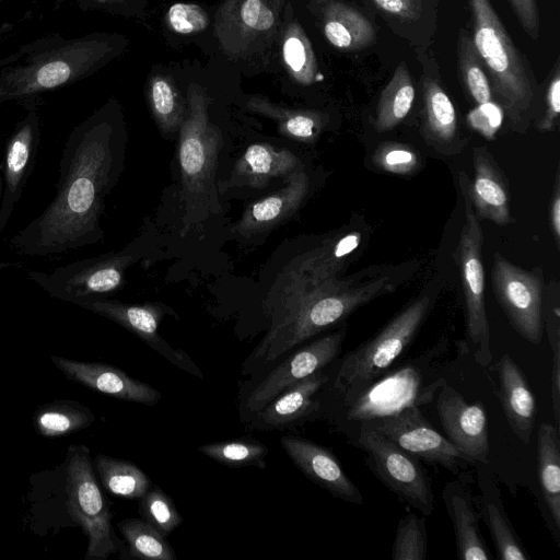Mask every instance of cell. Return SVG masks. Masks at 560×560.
Here are the masks:
<instances>
[{
    "instance_id": "b9f144b4",
    "label": "cell",
    "mask_w": 560,
    "mask_h": 560,
    "mask_svg": "<svg viewBox=\"0 0 560 560\" xmlns=\"http://www.w3.org/2000/svg\"><path fill=\"white\" fill-rule=\"evenodd\" d=\"M424 515L407 511L398 521L393 540V560H425L428 532Z\"/></svg>"
},
{
    "instance_id": "8992f818",
    "label": "cell",
    "mask_w": 560,
    "mask_h": 560,
    "mask_svg": "<svg viewBox=\"0 0 560 560\" xmlns=\"http://www.w3.org/2000/svg\"><path fill=\"white\" fill-rule=\"evenodd\" d=\"M65 464L67 506L88 537L85 559L105 560L114 553L129 558L127 545L113 528L109 504L96 480L89 448L70 445Z\"/></svg>"
},
{
    "instance_id": "f907efd6",
    "label": "cell",
    "mask_w": 560,
    "mask_h": 560,
    "mask_svg": "<svg viewBox=\"0 0 560 560\" xmlns=\"http://www.w3.org/2000/svg\"><path fill=\"white\" fill-rule=\"evenodd\" d=\"M313 9L318 10L326 0H311Z\"/></svg>"
},
{
    "instance_id": "cb8c5ba5",
    "label": "cell",
    "mask_w": 560,
    "mask_h": 560,
    "mask_svg": "<svg viewBox=\"0 0 560 560\" xmlns=\"http://www.w3.org/2000/svg\"><path fill=\"white\" fill-rule=\"evenodd\" d=\"M389 30L416 49H429L438 31L440 0H369Z\"/></svg>"
},
{
    "instance_id": "74e56055",
    "label": "cell",
    "mask_w": 560,
    "mask_h": 560,
    "mask_svg": "<svg viewBox=\"0 0 560 560\" xmlns=\"http://www.w3.org/2000/svg\"><path fill=\"white\" fill-rule=\"evenodd\" d=\"M118 528L127 544L128 557L145 560H176L173 547L165 536L148 522L125 518Z\"/></svg>"
},
{
    "instance_id": "4fadbf2b",
    "label": "cell",
    "mask_w": 560,
    "mask_h": 560,
    "mask_svg": "<svg viewBox=\"0 0 560 560\" xmlns=\"http://www.w3.org/2000/svg\"><path fill=\"white\" fill-rule=\"evenodd\" d=\"M492 284L498 303L513 328L528 342L542 338L544 278L539 268L525 270L495 252Z\"/></svg>"
},
{
    "instance_id": "30bf717a",
    "label": "cell",
    "mask_w": 560,
    "mask_h": 560,
    "mask_svg": "<svg viewBox=\"0 0 560 560\" xmlns=\"http://www.w3.org/2000/svg\"><path fill=\"white\" fill-rule=\"evenodd\" d=\"M133 258L125 250L110 253L60 266L51 272L28 271L27 277L50 296L79 304L116 291Z\"/></svg>"
},
{
    "instance_id": "5b68a950",
    "label": "cell",
    "mask_w": 560,
    "mask_h": 560,
    "mask_svg": "<svg viewBox=\"0 0 560 560\" xmlns=\"http://www.w3.org/2000/svg\"><path fill=\"white\" fill-rule=\"evenodd\" d=\"M433 305V298H417L375 336L348 352L332 382V392L348 401L381 378L413 341Z\"/></svg>"
},
{
    "instance_id": "484cf974",
    "label": "cell",
    "mask_w": 560,
    "mask_h": 560,
    "mask_svg": "<svg viewBox=\"0 0 560 560\" xmlns=\"http://www.w3.org/2000/svg\"><path fill=\"white\" fill-rule=\"evenodd\" d=\"M499 398L506 421L516 438L527 445L537 415L535 396L526 376L510 354L498 363Z\"/></svg>"
},
{
    "instance_id": "1f68e13d",
    "label": "cell",
    "mask_w": 560,
    "mask_h": 560,
    "mask_svg": "<svg viewBox=\"0 0 560 560\" xmlns=\"http://www.w3.org/2000/svg\"><path fill=\"white\" fill-rule=\"evenodd\" d=\"M537 475L557 536L560 530V438L559 428L548 422L540 423L537 431Z\"/></svg>"
},
{
    "instance_id": "277c9868",
    "label": "cell",
    "mask_w": 560,
    "mask_h": 560,
    "mask_svg": "<svg viewBox=\"0 0 560 560\" xmlns=\"http://www.w3.org/2000/svg\"><path fill=\"white\" fill-rule=\"evenodd\" d=\"M109 37L86 36L62 44H45L40 54L28 52L25 66L2 71L0 103L23 101L26 106L42 92L63 86L94 71L115 54Z\"/></svg>"
},
{
    "instance_id": "e575fe53",
    "label": "cell",
    "mask_w": 560,
    "mask_h": 560,
    "mask_svg": "<svg viewBox=\"0 0 560 560\" xmlns=\"http://www.w3.org/2000/svg\"><path fill=\"white\" fill-rule=\"evenodd\" d=\"M93 465L104 489L116 497L140 500L151 487L147 474L129 460L98 454Z\"/></svg>"
},
{
    "instance_id": "681fc988",
    "label": "cell",
    "mask_w": 560,
    "mask_h": 560,
    "mask_svg": "<svg viewBox=\"0 0 560 560\" xmlns=\"http://www.w3.org/2000/svg\"><path fill=\"white\" fill-rule=\"evenodd\" d=\"M549 222L551 232L556 238V242L559 243L560 240V186H559V174L556 176V183L553 188V194L550 200L549 207Z\"/></svg>"
},
{
    "instance_id": "f6af8a7d",
    "label": "cell",
    "mask_w": 560,
    "mask_h": 560,
    "mask_svg": "<svg viewBox=\"0 0 560 560\" xmlns=\"http://www.w3.org/2000/svg\"><path fill=\"white\" fill-rule=\"evenodd\" d=\"M165 19L168 26L182 35L202 32L209 25V14L207 11L194 3L178 2L171 5Z\"/></svg>"
},
{
    "instance_id": "2e32d148",
    "label": "cell",
    "mask_w": 560,
    "mask_h": 560,
    "mask_svg": "<svg viewBox=\"0 0 560 560\" xmlns=\"http://www.w3.org/2000/svg\"><path fill=\"white\" fill-rule=\"evenodd\" d=\"M421 67L425 142L442 154H454L463 147L459 140L455 106L443 88L440 67L429 49L415 50Z\"/></svg>"
},
{
    "instance_id": "ac0fdd59",
    "label": "cell",
    "mask_w": 560,
    "mask_h": 560,
    "mask_svg": "<svg viewBox=\"0 0 560 560\" xmlns=\"http://www.w3.org/2000/svg\"><path fill=\"white\" fill-rule=\"evenodd\" d=\"M25 107L26 116L15 125L4 147L1 164L4 187L0 206V236L21 198L37 159L40 141L39 116L35 103Z\"/></svg>"
},
{
    "instance_id": "e0dca14e",
    "label": "cell",
    "mask_w": 560,
    "mask_h": 560,
    "mask_svg": "<svg viewBox=\"0 0 560 560\" xmlns=\"http://www.w3.org/2000/svg\"><path fill=\"white\" fill-rule=\"evenodd\" d=\"M435 407L444 436L472 464L488 463L490 445L483 405L479 401L468 402L444 383L440 387Z\"/></svg>"
},
{
    "instance_id": "603a6c76",
    "label": "cell",
    "mask_w": 560,
    "mask_h": 560,
    "mask_svg": "<svg viewBox=\"0 0 560 560\" xmlns=\"http://www.w3.org/2000/svg\"><path fill=\"white\" fill-rule=\"evenodd\" d=\"M308 187V176L299 167L287 177L283 187L248 206L233 231L250 236L271 230L298 211L307 196Z\"/></svg>"
},
{
    "instance_id": "44dd1931",
    "label": "cell",
    "mask_w": 560,
    "mask_h": 560,
    "mask_svg": "<svg viewBox=\"0 0 560 560\" xmlns=\"http://www.w3.org/2000/svg\"><path fill=\"white\" fill-rule=\"evenodd\" d=\"M51 362L67 378L104 395L148 406L155 405L162 397L154 387L132 378L110 364L81 362L55 355L51 357Z\"/></svg>"
},
{
    "instance_id": "d6a6232c",
    "label": "cell",
    "mask_w": 560,
    "mask_h": 560,
    "mask_svg": "<svg viewBox=\"0 0 560 560\" xmlns=\"http://www.w3.org/2000/svg\"><path fill=\"white\" fill-rule=\"evenodd\" d=\"M246 106L250 112L276 121L284 137L302 142L314 141L326 122V116L319 112L281 106L261 95L250 96Z\"/></svg>"
},
{
    "instance_id": "4316f807",
    "label": "cell",
    "mask_w": 560,
    "mask_h": 560,
    "mask_svg": "<svg viewBox=\"0 0 560 560\" xmlns=\"http://www.w3.org/2000/svg\"><path fill=\"white\" fill-rule=\"evenodd\" d=\"M478 486L480 512L490 532L499 559L528 560L529 555L504 511L500 489L488 463H481L478 468Z\"/></svg>"
},
{
    "instance_id": "7a4b0ae2",
    "label": "cell",
    "mask_w": 560,
    "mask_h": 560,
    "mask_svg": "<svg viewBox=\"0 0 560 560\" xmlns=\"http://www.w3.org/2000/svg\"><path fill=\"white\" fill-rule=\"evenodd\" d=\"M393 290L387 277L363 283L334 278L308 289H282L277 317L256 358L272 361Z\"/></svg>"
},
{
    "instance_id": "bcb514c9",
    "label": "cell",
    "mask_w": 560,
    "mask_h": 560,
    "mask_svg": "<svg viewBox=\"0 0 560 560\" xmlns=\"http://www.w3.org/2000/svg\"><path fill=\"white\" fill-rule=\"evenodd\" d=\"M503 110L492 101L477 105L467 116L469 126L482 137L492 140L502 125Z\"/></svg>"
},
{
    "instance_id": "836d02e7",
    "label": "cell",
    "mask_w": 560,
    "mask_h": 560,
    "mask_svg": "<svg viewBox=\"0 0 560 560\" xmlns=\"http://www.w3.org/2000/svg\"><path fill=\"white\" fill-rule=\"evenodd\" d=\"M415 100L413 78L407 63L400 61L390 80L381 92L374 128L388 131L399 125L409 114Z\"/></svg>"
},
{
    "instance_id": "7402d4cb",
    "label": "cell",
    "mask_w": 560,
    "mask_h": 560,
    "mask_svg": "<svg viewBox=\"0 0 560 560\" xmlns=\"http://www.w3.org/2000/svg\"><path fill=\"white\" fill-rule=\"evenodd\" d=\"M361 243L357 231L330 238L294 258L285 268L284 289H308L336 278Z\"/></svg>"
},
{
    "instance_id": "f1b7e54d",
    "label": "cell",
    "mask_w": 560,
    "mask_h": 560,
    "mask_svg": "<svg viewBox=\"0 0 560 560\" xmlns=\"http://www.w3.org/2000/svg\"><path fill=\"white\" fill-rule=\"evenodd\" d=\"M318 11L323 34L331 46L357 51L375 42L373 23L353 4L343 0H326Z\"/></svg>"
},
{
    "instance_id": "ba28073f",
    "label": "cell",
    "mask_w": 560,
    "mask_h": 560,
    "mask_svg": "<svg viewBox=\"0 0 560 560\" xmlns=\"http://www.w3.org/2000/svg\"><path fill=\"white\" fill-rule=\"evenodd\" d=\"M350 438L363 451L368 468L386 488L420 514H432V482L417 456L363 424L354 427Z\"/></svg>"
},
{
    "instance_id": "83f0119b",
    "label": "cell",
    "mask_w": 560,
    "mask_h": 560,
    "mask_svg": "<svg viewBox=\"0 0 560 560\" xmlns=\"http://www.w3.org/2000/svg\"><path fill=\"white\" fill-rule=\"evenodd\" d=\"M329 377L320 370L287 388L258 412L254 413L255 430H275L293 424L315 410V395Z\"/></svg>"
},
{
    "instance_id": "f35d334b",
    "label": "cell",
    "mask_w": 560,
    "mask_h": 560,
    "mask_svg": "<svg viewBox=\"0 0 560 560\" xmlns=\"http://www.w3.org/2000/svg\"><path fill=\"white\" fill-rule=\"evenodd\" d=\"M148 98L153 117L164 133L178 130L185 117V106L173 80L154 74L148 83Z\"/></svg>"
},
{
    "instance_id": "6da1fadb",
    "label": "cell",
    "mask_w": 560,
    "mask_h": 560,
    "mask_svg": "<svg viewBox=\"0 0 560 560\" xmlns=\"http://www.w3.org/2000/svg\"><path fill=\"white\" fill-rule=\"evenodd\" d=\"M120 153L119 132L108 114L97 112L75 126L65 143L54 199L10 240L11 248L28 257H48L96 243Z\"/></svg>"
},
{
    "instance_id": "ffe728a7",
    "label": "cell",
    "mask_w": 560,
    "mask_h": 560,
    "mask_svg": "<svg viewBox=\"0 0 560 560\" xmlns=\"http://www.w3.org/2000/svg\"><path fill=\"white\" fill-rule=\"evenodd\" d=\"M280 443L293 464L314 483L337 499L359 505L363 503L360 489L329 450L295 435H284Z\"/></svg>"
},
{
    "instance_id": "d590c367",
    "label": "cell",
    "mask_w": 560,
    "mask_h": 560,
    "mask_svg": "<svg viewBox=\"0 0 560 560\" xmlns=\"http://www.w3.org/2000/svg\"><path fill=\"white\" fill-rule=\"evenodd\" d=\"M281 51L284 67L296 83L311 85L318 78V65L312 43L296 21H290L282 32Z\"/></svg>"
},
{
    "instance_id": "60d3db41",
    "label": "cell",
    "mask_w": 560,
    "mask_h": 560,
    "mask_svg": "<svg viewBox=\"0 0 560 560\" xmlns=\"http://www.w3.org/2000/svg\"><path fill=\"white\" fill-rule=\"evenodd\" d=\"M198 452L228 467L255 466L265 469L268 447L255 440L236 439L200 445Z\"/></svg>"
},
{
    "instance_id": "9a60e30c",
    "label": "cell",
    "mask_w": 560,
    "mask_h": 560,
    "mask_svg": "<svg viewBox=\"0 0 560 560\" xmlns=\"http://www.w3.org/2000/svg\"><path fill=\"white\" fill-rule=\"evenodd\" d=\"M346 327L325 335L295 351L277 365L249 394L246 409L258 412L287 388L324 370L341 351Z\"/></svg>"
},
{
    "instance_id": "4dcf8cb0",
    "label": "cell",
    "mask_w": 560,
    "mask_h": 560,
    "mask_svg": "<svg viewBox=\"0 0 560 560\" xmlns=\"http://www.w3.org/2000/svg\"><path fill=\"white\" fill-rule=\"evenodd\" d=\"M300 161L287 149L269 143L249 145L234 167V178L252 188H264L272 179L284 177L299 168Z\"/></svg>"
},
{
    "instance_id": "9c48e42d",
    "label": "cell",
    "mask_w": 560,
    "mask_h": 560,
    "mask_svg": "<svg viewBox=\"0 0 560 560\" xmlns=\"http://www.w3.org/2000/svg\"><path fill=\"white\" fill-rule=\"evenodd\" d=\"M187 105L179 128V165L185 198L190 205L206 191L218 154L220 133L209 121V98L200 85H189Z\"/></svg>"
},
{
    "instance_id": "ee69618b",
    "label": "cell",
    "mask_w": 560,
    "mask_h": 560,
    "mask_svg": "<svg viewBox=\"0 0 560 560\" xmlns=\"http://www.w3.org/2000/svg\"><path fill=\"white\" fill-rule=\"evenodd\" d=\"M372 161L378 168L394 174L407 175L419 168L417 152L409 145L398 142H384L375 150Z\"/></svg>"
},
{
    "instance_id": "816d5d0a",
    "label": "cell",
    "mask_w": 560,
    "mask_h": 560,
    "mask_svg": "<svg viewBox=\"0 0 560 560\" xmlns=\"http://www.w3.org/2000/svg\"><path fill=\"white\" fill-rule=\"evenodd\" d=\"M1 192H2V188H1V184H0V206H1V200H2V195H1Z\"/></svg>"
},
{
    "instance_id": "7bdbcfd3",
    "label": "cell",
    "mask_w": 560,
    "mask_h": 560,
    "mask_svg": "<svg viewBox=\"0 0 560 560\" xmlns=\"http://www.w3.org/2000/svg\"><path fill=\"white\" fill-rule=\"evenodd\" d=\"M139 513L143 521L155 527L165 537L183 523V517L172 498L156 485L150 487L140 499Z\"/></svg>"
},
{
    "instance_id": "d4e9b609",
    "label": "cell",
    "mask_w": 560,
    "mask_h": 560,
    "mask_svg": "<svg viewBox=\"0 0 560 560\" xmlns=\"http://www.w3.org/2000/svg\"><path fill=\"white\" fill-rule=\"evenodd\" d=\"M475 175L468 182V194L477 218L490 220L497 225L511 222L508 182L485 147L474 149Z\"/></svg>"
},
{
    "instance_id": "f546056e",
    "label": "cell",
    "mask_w": 560,
    "mask_h": 560,
    "mask_svg": "<svg viewBox=\"0 0 560 560\" xmlns=\"http://www.w3.org/2000/svg\"><path fill=\"white\" fill-rule=\"evenodd\" d=\"M442 497L453 525L457 557L462 560L491 559L479 529L472 500L460 480L446 482Z\"/></svg>"
},
{
    "instance_id": "ab89813d",
    "label": "cell",
    "mask_w": 560,
    "mask_h": 560,
    "mask_svg": "<svg viewBox=\"0 0 560 560\" xmlns=\"http://www.w3.org/2000/svg\"><path fill=\"white\" fill-rule=\"evenodd\" d=\"M456 51L460 82L466 94L477 105L492 101L488 77L467 28H459Z\"/></svg>"
},
{
    "instance_id": "8fae6325",
    "label": "cell",
    "mask_w": 560,
    "mask_h": 560,
    "mask_svg": "<svg viewBox=\"0 0 560 560\" xmlns=\"http://www.w3.org/2000/svg\"><path fill=\"white\" fill-rule=\"evenodd\" d=\"M285 0H224L214 33L224 54L247 57L266 48L277 34Z\"/></svg>"
},
{
    "instance_id": "d6986e66",
    "label": "cell",
    "mask_w": 560,
    "mask_h": 560,
    "mask_svg": "<svg viewBox=\"0 0 560 560\" xmlns=\"http://www.w3.org/2000/svg\"><path fill=\"white\" fill-rule=\"evenodd\" d=\"M128 329L180 370L202 378V372L183 350L173 349L158 332L170 310L161 304L130 305L118 301L93 299L78 304Z\"/></svg>"
},
{
    "instance_id": "52a82bcc",
    "label": "cell",
    "mask_w": 560,
    "mask_h": 560,
    "mask_svg": "<svg viewBox=\"0 0 560 560\" xmlns=\"http://www.w3.org/2000/svg\"><path fill=\"white\" fill-rule=\"evenodd\" d=\"M469 178L458 174L465 220L458 242V265L464 295L468 349L475 361L488 366L492 361L490 328L485 305V272L482 265L483 235L468 194Z\"/></svg>"
},
{
    "instance_id": "7dc6e473",
    "label": "cell",
    "mask_w": 560,
    "mask_h": 560,
    "mask_svg": "<svg viewBox=\"0 0 560 560\" xmlns=\"http://www.w3.org/2000/svg\"><path fill=\"white\" fill-rule=\"evenodd\" d=\"M545 112L537 122L539 131H552L559 119L560 114V63L556 61L545 96Z\"/></svg>"
},
{
    "instance_id": "3957f363",
    "label": "cell",
    "mask_w": 560,
    "mask_h": 560,
    "mask_svg": "<svg viewBox=\"0 0 560 560\" xmlns=\"http://www.w3.org/2000/svg\"><path fill=\"white\" fill-rule=\"evenodd\" d=\"M468 5L471 40L492 95L514 128H526L539 95L535 72L491 0H468Z\"/></svg>"
},
{
    "instance_id": "8d00e7d4",
    "label": "cell",
    "mask_w": 560,
    "mask_h": 560,
    "mask_svg": "<svg viewBox=\"0 0 560 560\" xmlns=\"http://www.w3.org/2000/svg\"><path fill=\"white\" fill-rule=\"evenodd\" d=\"M94 421L93 412L73 400H57L38 408L34 428L45 438H58L80 431Z\"/></svg>"
},
{
    "instance_id": "c3c4849f",
    "label": "cell",
    "mask_w": 560,
    "mask_h": 560,
    "mask_svg": "<svg viewBox=\"0 0 560 560\" xmlns=\"http://www.w3.org/2000/svg\"><path fill=\"white\" fill-rule=\"evenodd\" d=\"M524 32L536 40L540 32L537 0H508Z\"/></svg>"
},
{
    "instance_id": "5bb4252c",
    "label": "cell",
    "mask_w": 560,
    "mask_h": 560,
    "mask_svg": "<svg viewBox=\"0 0 560 560\" xmlns=\"http://www.w3.org/2000/svg\"><path fill=\"white\" fill-rule=\"evenodd\" d=\"M418 365L383 375L352 399L342 402L348 408L349 420L357 424L394 415L406 407L424 404L444 384L440 378L424 384Z\"/></svg>"
},
{
    "instance_id": "7c38bea8",
    "label": "cell",
    "mask_w": 560,
    "mask_h": 560,
    "mask_svg": "<svg viewBox=\"0 0 560 560\" xmlns=\"http://www.w3.org/2000/svg\"><path fill=\"white\" fill-rule=\"evenodd\" d=\"M359 424L375 430L419 459L443 467L460 481L467 476L468 465L472 464L431 425L418 406L406 407L394 415Z\"/></svg>"
}]
</instances>
